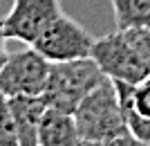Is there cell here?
<instances>
[{"instance_id": "6da1fadb", "label": "cell", "mask_w": 150, "mask_h": 146, "mask_svg": "<svg viewBox=\"0 0 150 146\" xmlns=\"http://www.w3.org/2000/svg\"><path fill=\"white\" fill-rule=\"evenodd\" d=\"M103 79L105 74L101 72V68L92 56L58 61V63L50 65L47 83H45V90L40 97L45 99L47 108H56L74 115L83 97L96 88Z\"/></svg>"}, {"instance_id": "7a4b0ae2", "label": "cell", "mask_w": 150, "mask_h": 146, "mask_svg": "<svg viewBox=\"0 0 150 146\" xmlns=\"http://www.w3.org/2000/svg\"><path fill=\"white\" fill-rule=\"evenodd\" d=\"M74 121L83 142H103L128 133L112 79H103L83 97L74 110Z\"/></svg>"}, {"instance_id": "3957f363", "label": "cell", "mask_w": 150, "mask_h": 146, "mask_svg": "<svg viewBox=\"0 0 150 146\" xmlns=\"http://www.w3.org/2000/svg\"><path fill=\"white\" fill-rule=\"evenodd\" d=\"M90 56L96 61L101 72L112 81L137 85L139 81H144L150 74L148 65L141 61V56L137 54V50L130 45V41L125 38L121 29L94 38Z\"/></svg>"}, {"instance_id": "277c9868", "label": "cell", "mask_w": 150, "mask_h": 146, "mask_svg": "<svg viewBox=\"0 0 150 146\" xmlns=\"http://www.w3.org/2000/svg\"><path fill=\"white\" fill-rule=\"evenodd\" d=\"M94 36L74 18H69L63 11L58 18H54L43 29V34L31 43L34 50H38L50 63L58 61H72V58L90 56Z\"/></svg>"}, {"instance_id": "5b68a950", "label": "cell", "mask_w": 150, "mask_h": 146, "mask_svg": "<svg viewBox=\"0 0 150 146\" xmlns=\"http://www.w3.org/2000/svg\"><path fill=\"white\" fill-rule=\"evenodd\" d=\"M50 61L34 47L9 54L0 68V92L7 97H38L43 95Z\"/></svg>"}, {"instance_id": "8992f818", "label": "cell", "mask_w": 150, "mask_h": 146, "mask_svg": "<svg viewBox=\"0 0 150 146\" xmlns=\"http://www.w3.org/2000/svg\"><path fill=\"white\" fill-rule=\"evenodd\" d=\"M63 14L61 0H13L2 18V32L7 41H20L31 45L54 18Z\"/></svg>"}, {"instance_id": "52a82bcc", "label": "cell", "mask_w": 150, "mask_h": 146, "mask_svg": "<svg viewBox=\"0 0 150 146\" xmlns=\"http://www.w3.org/2000/svg\"><path fill=\"white\" fill-rule=\"evenodd\" d=\"M38 146H83L74 115L56 108H45L38 126Z\"/></svg>"}, {"instance_id": "ba28073f", "label": "cell", "mask_w": 150, "mask_h": 146, "mask_svg": "<svg viewBox=\"0 0 150 146\" xmlns=\"http://www.w3.org/2000/svg\"><path fill=\"white\" fill-rule=\"evenodd\" d=\"M9 108L16 119L20 146H38V126L47 103L40 95L38 97H7Z\"/></svg>"}, {"instance_id": "9c48e42d", "label": "cell", "mask_w": 150, "mask_h": 146, "mask_svg": "<svg viewBox=\"0 0 150 146\" xmlns=\"http://www.w3.org/2000/svg\"><path fill=\"white\" fill-rule=\"evenodd\" d=\"M117 29L150 27V0H110Z\"/></svg>"}, {"instance_id": "30bf717a", "label": "cell", "mask_w": 150, "mask_h": 146, "mask_svg": "<svg viewBox=\"0 0 150 146\" xmlns=\"http://www.w3.org/2000/svg\"><path fill=\"white\" fill-rule=\"evenodd\" d=\"M0 146H20L16 119H13L11 108H9V99L2 92H0Z\"/></svg>"}, {"instance_id": "8fae6325", "label": "cell", "mask_w": 150, "mask_h": 146, "mask_svg": "<svg viewBox=\"0 0 150 146\" xmlns=\"http://www.w3.org/2000/svg\"><path fill=\"white\" fill-rule=\"evenodd\" d=\"M125 38L130 41V45L137 50V54L141 56L150 70V27H137V29H125Z\"/></svg>"}, {"instance_id": "7c38bea8", "label": "cell", "mask_w": 150, "mask_h": 146, "mask_svg": "<svg viewBox=\"0 0 150 146\" xmlns=\"http://www.w3.org/2000/svg\"><path fill=\"white\" fill-rule=\"evenodd\" d=\"M132 106L137 113L150 117V74L132 88Z\"/></svg>"}, {"instance_id": "4fadbf2b", "label": "cell", "mask_w": 150, "mask_h": 146, "mask_svg": "<svg viewBox=\"0 0 150 146\" xmlns=\"http://www.w3.org/2000/svg\"><path fill=\"white\" fill-rule=\"evenodd\" d=\"M83 146H146V144L137 142L130 133H123V135H119V137L103 140V142H83Z\"/></svg>"}, {"instance_id": "5bb4252c", "label": "cell", "mask_w": 150, "mask_h": 146, "mask_svg": "<svg viewBox=\"0 0 150 146\" xmlns=\"http://www.w3.org/2000/svg\"><path fill=\"white\" fill-rule=\"evenodd\" d=\"M5 32H2V18H0V68H2V63H5L7 61V56H9V54H7V47H5Z\"/></svg>"}]
</instances>
